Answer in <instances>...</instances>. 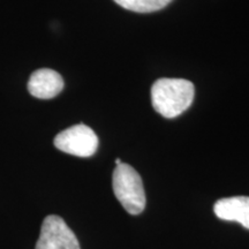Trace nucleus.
Segmentation results:
<instances>
[{
    "label": "nucleus",
    "instance_id": "1",
    "mask_svg": "<svg viewBox=\"0 0 249 249\" xmlns=\"http://www.w3.org/2000/svg\"><path fill=\"white\" fill-rule=\"evenodd\" d=\"M195 87L185 79H158L151 87V103L155 111L164 118H176L192 105Z\"/></svg>",
    "mask_w": 249,
    "mask_h": 249
},
{
    "label": "nucleus",
    "instance_id": "2",
    "mask_svg": "<svg viewBox=\"0 0 249 249\" xmlns=\"http://www.w3.org/2000/svg\"><path fill=\"white\" fill-rule=\"evenodd\" d=\"M113 193L130 214H140L145 208V192L141 177L134 167L128 164L117 165L112 174Z\"/></svg>",
    "mask_w": 249,
    "mask_h": 249
},
{
    "label": "nucleus",
    "instance_id": "6",
    "mask_svg": "<svg viewBox=\"0 0 249 249\" xmlns=\"http://www.w3.org/2000/svg\"><path fill=\"white\" fill-rule=\"evenodd\" d=\"M214 214L226 222H236L249 230V196H233L218 200Z\"/></svg>",
    "mask_w": 249,
    "mask_h": 249
},
{
    "label": "nucleus",
    "instance_id": "4",
    "mask_svg": "<svg viewBox=\"0 0 249 249\" xmlns=\"http://www.w3.org/2000/svg\"><path fill=\"white\" fill-rule=\"evenodd\" d=\"M35 249H81L79 240L61 217L50 214L43 220Z\"/></svg>",
    "mask_w": 249,
    "mask_h": 249
},
{
    "label": "nucleus",
    "instance_id": "3",
    "mask_svg": "<svg viewBox=\"0 0 249 249\" xmlns=\"http://www.w3.org/2000/svg\"><path fill=\"white\" fill-rule=\"evenodd\" d=\"M54 147L76 157H90L97 150L98 138L87 124H74L55 136Z\"/></svg>",
    "mask_w": 249,
    "mask_h": 249
},
{
    "label": "nucleus",
    "instance_id": "5",
    "mask_svg": "<svg viewBox=\"0 0 249 249\" xmlns=\"http://www.w3.org/2000/svg\"><path fill=\"white\" fill-rule=\"evenodd\" d=\"M64 80L58 71L50 68H40L31 74L28 90L34 97L39 99H51L61 92Z\"/></svg>",
    "mask_w": 249,
    "mask_h": 249
},
{
    "label": "nucleus",
    "instance_id": "7",
    "mask_svg": "<svg viewBox=\"0 0 249 249\" xmlns=\"http://www.w3.org/2000/svg\"><path fill=\"white\" fill-rule=\"evenodd\" d=\"M118 5L136 13H152L166 7L172 0H113Z\"/></svg>",
    "mask_w": 249,
    "mask_h": 249
},
{
    "label": "nucleus",
    "instance_id": "8",
    "mask_svg": "<svg viewBox=\"0 0 249 249\" xmlns=\"http://www.w3.org/2000/svg\"><path fill=\"white\" fill-rule=\"evenodd\" d=\"M121 163H123V161H121V160H119V158H117V160H116V165H119V164H121Z\"/></svg>",
    "mask_w": 249,
    "mask_h": 249
}]
</instances>
